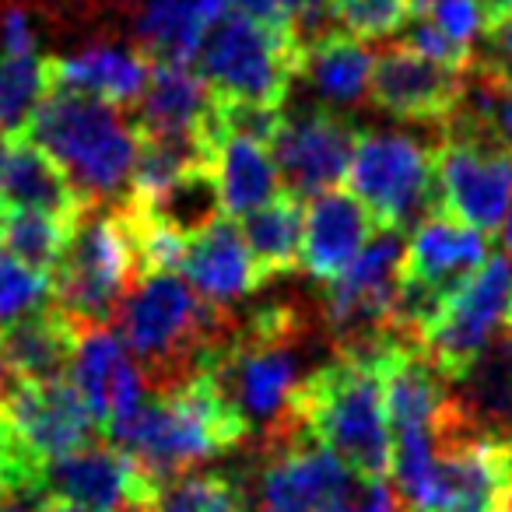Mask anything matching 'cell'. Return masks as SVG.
I'll use <instances>...</instances> for the list:
<instances>
[{"mask_svg": "<svg viewBox=\"0 0 512 512\" xmlns=\"http://www.w3.org/2000/svg\"><path fill=\"white\" fill-rule=\"evenodd\" d=\"M306 344L309 316L299 306L271 302L253 309L246 320L235 316L228 341L204 365L228 404L242 414L249 439L256 435L260 446L306 432L295 414L299 386L309 376V369H302Z\"/></svg>", "mask_w": 512, "mask_h": 512, "instance_id": "1", "label": "cell"}, {"mask_svg": "<svg viewBox=\"0 0 512 512\" xmlns=\"http://www.w3.org/2000/svg\"><path fill=\"white\" fill-rule=\"evenodd\" d=\"M144 386L165 393L197 376L235 327L232 309L211 306L172 271L144 274L123 299L116 320Z\"/></svg>", "mask_w": 512, "mask_h": 512, "instance_id": "2", "label": "cell"}, {"mask_svg": "<svg viewBox=\"0 0 512 512\" xmlns=\"http://www.w3.org/2000/svg\"><path fill=\"white\" fill-rule=\"evenodd\" d=\"M158 488L190 474L204 460L249 442L242 414L228 404L214 376L200 369L165 393H148L141 411L109 435Z\"/></svg>", "mask_w": 512, "mask_h": 512, "instance_id": "3", "label": "cell"}, {"mask_svg": "<svg viewBox=\"0 0 512 512\" xmlns=\"http://www.w3.org/2000/svg\"><path fill=\"white\" fill-rule=\"evenodd\" d=\"M22 130L67 172L88 207L127 200L137 127L120 106L71 88H46Z\"/></svg>", "mask_w": 512, "mask_h": 512, "instance_id": "4", "label": "cell"}, {"mask_svg": "<svg viewBox=\"0 0 512 512\" xmlns=\"http://www.w3.org/2000/svg\"><path fill=\"white\" fill-rule=\"evenodd\" d=\"M295 414L320 446H327L362 481L390 477L393 442L386 425L379 355L334 351L302 379Z\"/></svg>", "mask_w": 512, "mask_h": 512, "instance_id": "5", "label": "cell"}, {"mask_svg": "<svg viewBox=\"0 0 512 512\" xmlns=\"http://www.w3.org/2000/svg\"><path fill=\"white\" fill-rule=\"evenodd\" d=\"M141 281L120 207H85L71 228L57 271L50 274V306L74 330L109 327L130 288Z\"/></svg>", "mask_w": 512, "mask_h": 512, "instance_id": "6", "label": "cell"}, {"mask_svg": "<svg viewBox=\"0 0 512 512\" xmlns=\"http://www.w3.org/2000/svg\"><path fill=\"white\" fill-rule=\"evenodd\" d=\"M299 32L246 15L232 4L200 43L193 67L218 99L285 109L292 85L302 78Z\"/></svg>", "mask_w": 512, "mask_h": 512, "instance_id": "7", "label": "cell"}, {"mask_svg": "<svg viewBox=\"0 0 512 512\" xmlns=\"http://www.w3.org/2000/svg\"><path fill=\"white\" fill-rule=\"evenodd\" d=\"M491 256V235L435 211L414 228L400 260V288L393 306V330L418 344L439 320L446 302Z\"/></svg>", "mask_w": 512, "mask_h": 512, "instance_id": "8", "label": "cell"}, {"mask_svg": "<svg viewBox=\"0 0 512 512\" xmlns=\"http://www.w3.org/2000/svg\"><path fill=\"white\" fill-rule=\"evenodd\" d=\"M404 246V232L379 228L348 264V271L323 285L327 292L320 316L334 351L383 355L386 344L400 337L393 330V306H397Z\"/></svg>", "mask_w": 512, "mask_h": 512, "instance_id": "9", "label": "cell"}, {"mask_svg": "<svg viewBox=\"0 0 512 512\" xmlns=\"http://www.w3.org/2000/svg\"><path fill=\"white\" fill-rule=\"evenodd\" d=\"M344 179L379 228L407 232L425 214L439 211L435 148L407 134H358Z\"/></svg>", "mask_w": 512, "mask_h": 512, "instance_id": "10", "label": "cell"}, {"mask_svg": "<svg viewBox=\"0 0 512 512\" xmlns=\"http://www.w3.org/2000/svg\"><path fill=\"white\" fill-rule=\"evenodd\" d=\"M502 330H512V256L491 253L421 334L418 348L453 383Z\"/></svg>", "mask_w": 512, "mask_h": 512, "instance_id": "11", "label": "cell"}, {"mask_svg": "<svg viewBox=\"0 0 512 512\" xmlns=\"http://www.w3.org/2000/svg\"><path fill=\"white\" fill-rule=\"evenodd\" d=\"M355 477L309 432L260 446L256 512H344Z\"/></svg>", "mask_w": 512, "mask_h": 512, "instance_id": "12", "label": "cell"}, {"mask_svg": "<svg viewBox=\"0 0 512 512\" xmlns=\"http://www.w3.org/2000/svg\"><path fill=\"white\" fill-rule=\"evenodd\" d=\"M439 211L495 235L512 204V151L477 137L439 130L435 144Z\"/></svg>", "mask_w": 512, "mask_h": 512, "instance_id": "13", "label": "cell"}, {"mask_svg": "<svg viewBox=\"0 0 512 512\" xmlns=\"http://www.w3.org/2000/svg\"><path fill=\"white\" fill-rule=\"evenodd\" d=\"M43 488L92 512H155L162 495V488L109 439H95L92 446L43 463Z\"/></svg>", "mask_w": 512, "mask_h": 512, "instance_id": "14", "label": "cell"}, {"mask_svg": "<svg viewBox=\"0 0 512 512\" xmlns=\"http://www.w3.org/2000/svg\"><path fill=\"white\" fill-rule=\"evenodd\" d=\"M362 130L337 109H302L285 113L271 141L281 186L295 197H316L341 186Z\"/></svg>", "mask_w": 512, "mask_h": 512, "instance_id": "15", "label": "cell"}, {"mask_svg": "<svg viewBox=\"0 0 512 512\" xmlns=\"http://www.w3.org/2000/svg\"><path fill=\"white\" fill-rule=\"evenodd\" d=\"M67 379L92 411L102 439L120 432L148 397L141 365L113 327L81 330Z\"/></svg>", "mask_w": 512, "mask_h": 512, "instance_id": "16", "label": "cell"}, {"mask_svg": "<svg viewBox=\"0 0 512 512\" xmlns=\"http://www.w3.org/2000/svg\"><path fill=\"white\" fill-rule=\"evenodd\" d=\"M463 95V74L421 57L407 43L386 46L372 60L369 102L404 123H432L442 130Z\"/></svg>", "mask_w": 512, "mask_h": 512, "instance_id": "17", "label": "cell"}, {"mask_svg": "<svg viewBox=\"0 0 512 512\" xmlns=\"http://www.w3.org/2000/svg\"><path fill=\"white\" fill-rule=\"evenodd\" d=\"M0 404L8 411L15 432L22 435V442L43 463L102 439L92 411L78 397L71 379H46V383L15 379Z\"/></svg>", "mask_w": 512, "mask_h": 512, "instance_id": "18", "label": "cell"}, {"mask_svg": "<svg viewBox=\"0 0 512 512\" xmlns=\"http://www.w3.org/2000/svg\"><path fill=\"white\" fill-rule=\"evenodd\" d=\"M376 232V218L351 190L334 186V190L316 193L302 218L299 267L313 281L330 285L337 274L348 271V264Z\"/></svg>", "mask_w": 512, "mask_h": 512, "instance_id": "19", "label": "cell"}, {"mask_svg": "<svg viewBox=\"0 0 512 512\" xmlns=\"http://www.w3.org/2000/svg\"><path fill=\"white\" fill-rule=\"evenodd\" d=\"M43 88H71L127 109L137 106L151 74V60L137 46L95 43L67 57H43Z\"/></svg>", "mask_w": 512, "mask_h": 512, "instance_id": "20", "label": "cell"}, {"mask_svg": "<svg viewBox=\"0 0 512 512\" xmlns=\"http://www.w3.org/2000/svg\"><path fill=\"white\" fill-rule=\"evenodd\" d=\"M179 271L186 274V285L207 299L211 306L232 309L239 299L264 288V278L256 271L253 253L242 239L235 218H218L207 232L186 242L183 264Z\"/></svg>", "mask_w": 512, "mask_h": 512, "instance_id": "21", "label": "cell"}, {"mask_svg": "<svg viewBox=\"0 0 512 512\" xmlns=\"http://www.w3.org/2000/svg\"><path fill=\"white\" fill-rule=\"evenodd\" d=\"M232 0H130V39L151 64H193Z\"/></svg>", "mask_w": 512, "mask_h": 512, "instance_id": "22", "label": "cell"}, {"mask_svg": "<svg viewBox=\"0 0 512 512\" xmlns=\"http://www.w3.org/2000/svg\"><path fill=\"white\" fill-rule=\"evenodd\" d=\"M214 106L218 95L193 64H151L144 95L134 106V127L158 134H204L214 144Z\"/></svg>", "mask_w": 512, "mask_h": 512, "instance_id": "23", "label": "cell"}, {"mask_svg": "<svg viewBox=\"0 0 512 512\" xmlns=\"http://www.w3.org/2000/svg\"><path fill=\"white\" fill-rule=\"evenodd\" d=\"M74 348H78V330L53 306L0 327V355L8 362L11 376L25 383L67 379Z\"/></svg>", "mask_w": 512, "mask_h": 512, "instance_id": "24", "label": "cell"}, {"mask_svg": "<svg viewBox=\"0 0 512 512\" xmlns=\"http://www.w3.org/2000/svg\"><path fill=\"white\" fill-rule=\"evenodd\" d=\"M449 393L477 428L512 439V330H502L470 369L449 383Z\"/></svg>", "mask_w": 512, "mask_h": 512, "instance_id": "25", "label": "cell"}, {"mask_svg": "<svg viewBox=\"0 0 512 512\" xmlns=\"http://www.w3.org/2000/svg\"><path fill=\"white\" fill-rule=\"evenodd\" d=\"M211 169L221 186V200H225L228 218H242V214L264 207L267 200H274L285 190L271 148L253 141V137L221 134L218 144H214Z\"/></svg>", "mask_w": 512, "mask_h": 512, "instance_id": "26", "label": "cell"}, {"mask_svg": "<svg viewBox=\"0 0 512 512\" xmlns=\"http://www.w3.org/2000/svg\"><path fill=\"white\" fill-rule=\"evenodd\" d=\"M372 53L362 39L341 29H327L306 46L302 57V78H309L313 92L330 109H351L369 95Z\"/></svg>", "mask_w": 512, "mask_h": 512, "instance_id": "27", "label": "cell"}, {"mask_svg": "<svg viewBox=\"0 0 512 512\" xmlns=\"http://www.w3.org/2000/svg\"><path fill=\"white\" fill-rule=\"evenodd\" d=\"M127 200L141 207L151 221L183 235L186 242L207 232L218 218H225V200H221V186L211 165L183 172L151 193H130Z\"/></svg>", "mask_w": 512, "mask_h": 512, "instance_id": "28", "label": "cell"}, {"mask_svg": "<svg viewBox=\"0 0 512 512\" xmlns=\"http://www.w3.org/2000/svg\"><path fill=\"white\" fill-rule=\"evenodd\" d=\"M302 218H306L302 197H295L288 190H281L264 207L242 214L239 232L246 239L249 253H253V264L260 271V278H264V285L299 271Z\"/></svg>", "mask_w": 512, "mask_h": 512, "instance_id": "29", "label": "cell"}, {"mask_svg": "<svg viewBox=\"0 0 512 512\" xmlns=\"http://www.w3.org/2000/svg\"><path fill=\"white\" fill-rule=\"evenodd\" d=\"M0 214H4V249H8V256H15L18 264L32 267V271H57L74 221L53 218V214L43 211H22V207Z\"/></svg>", "mask_w": 512, "mask_h": 512, "instance_id": "30", "label": "cell"}, {"mask_svg": "<svg viewBox=\"0 0 512 512\" xmlns=\"http://www.w3.org/2000/svg\"><path fill=\"white\" fill-rule=\"evenodd\" d=\"M155 512H249L242 481L228 474H183L162 488Z\"/></svg>", "mask_w": 512, "mask_h": 512, "instance_id": "31", "label": "cell"}, {"mask_svg": "<svg viewBox=\"0 0 512 512\" xmlns=\"http://www.w3.org/2000/svg\"><path fill=\"white\" fill-rule=\"evenodd\" d=\"M43 71L39 53L32 57H4L0 53V130H22L36 102L43 99Z\"/></svg>", "mask_w": 512, "mask_h": 512, "instance_id": "32", "label": "cell"}, {"mask_svg": "<svg viewBox=\"0 0 512 512\" xmlns=\"http://www.w3.org/2000/svg\"><path fill=\"white\" fill-rule=\"evenodd\" d=\"M334 29L355 39H386L407 25V0H327Z\"/></svg>", "mask_w": 512, "mask_h": 512, "instance_id": "33", "label": "cell"}, {"mask_svg": "<svg viewBox=\"0 0 512 512\" xmlns=\"http://www.w3.org/2000/svg\"><path fill=\"white\" fill-rule=\"evenodd\" d=\"M43 306H50V274L18 264L15 256H0V327Z\"/></svg>", "mask_w": 512, "mask_h": 512, "instance_id": "34", "label": "cell"}, {"mask_svg": "<svg viewBox=\"0 0 512 512\" xmlns=\"http://www.w3.org/2000/svg\"><path fill=\"white\" fill-rule=\"evenodd\" d=\"M407 22H411V29H407L404 43L411 46V50H418L421 57L435 60V64L449 67V71H460V74L470 71V64H474V46L456 43L453 36H446L439 25L425 22V18H407Z\"/></svg>", "mask_w": 512, "mask_h": 512, "instance_id": "35", "label": "cell"}, {"mask_svg": "<svg viewBox=\"0 0 512 512\" xmlns=\"http://www.w3.org/2000/svg\"><path fill=\"white\" fill-rule=\"evenodd\" d=\"M32 477H43V460L25 446L0 404V491L18 481H32Z\"/></svg>", "mask_w": 512, "mask_h": 512, "instance_id": "36", "label": "cell"}, {"mask_svg": "<svg viewBox=\"0 0 512 512\" xmlns=\"http://www.w3.org/2000/svg\"><path fill=\"white\" fill-rule=\"evenodd\" d=\"M474 67L512 81V18L481 32V43L474 46Z\"/></svg>", "mask_w": 512, "mask_h": 512, "instance_id": "37", "label": "cell"}, {"mask_svg": "<svg viewBox=\"0 0 512 512\" xmlns=\"http://www.w3.org/2000/svg\"><path fill=\"white\" fill-rule=\"evenodd\" d=\"M400 495L386 481H358L344 512H400Z\"/></svg>", "mask_w": 512, "mask_h": 512, "instance_id": "38", "label": "cell"}, {"mask_svg": "<svg viewBox=\"0 0 512 512\" xmlns=\"http://www.w3.org/2000/svg\"><path fill=\"white\" fill-rule=\"evenodd\" d=\"M46 505H50V491L43 488V477L18 481L0 491V512H46Z\"/></svg>", "mask_w": 512, "mask_h": 512, "instance_id": "39", "label": "cell"}, {"mask_svg": "<svg viewBox=\"0 0 512 512\" xmlns=\"http://www.w3.org/2000/svg\"><path fill=\"white\" fill-rule=\"evenodd\" d=\"M46 512H92V509H85V505H78V502H67V498H53L50 495V505H46Z\"/></svg>", "mask_w": 512, "mask_h": 512, "instance_id": "40", "label": "cell"}, {"mask_svg": "<svg viewBox=\"0 0 512 512\" xmlns=\"http://www.w3.org/2000/svg\"><path fill=\"white\" fill-rule=\"evenodd\" d=\"M498 228H502V253L512 256V204H509V211H505V218Z\"/></svg>", "mask_w": 512, "mask_h": 512, "instance_id": "41", "label": "cell"}, {"mask_svg": "<svg viewBox=\"0 0 512 512\" xmlns=\"http://www.w3.org/2000/svg\"><path fill=\"white\" fill-rule=\"evenodd\" d=\"M306 8H309V15H313L320 25H330V18H327V0H306Z\"/></svg>", "mask_w": 512, "mask_h": 512, "instance_id": "42", "label": "cell"}, {"mask_svg": "<svg viewBox=\"0 0 512 512\" xmlns=\"http://www.w3.org/2000/svg\"><path fill=\"white\" fill-rule=\"evenodd\" d=\"M11 383H15V376H11L8 362H4V355H0V400H4V393L11 390Z\"/></svg>", "mask_w": 512, "mask_h": 512, "instance_id": "43", "label": "cell"}, {"mask_svg": "<svg viewBox=\"0 0 512 512\" xmlns=\"http://www.w3.org/2000/svg\"><path fill=\"white\" fill-rule=\"evenodd\" d=\"M495 512H512V484H509V488L502 491V498H498Z\"/></svg>", "mask_w": 512, "mask_h": 512, "instance_id": "44", "label": "cell"}, {"mask_svg": "<svg viewBox=\"0 0 512 512\" xmlns=\"http://www.w3.org/2000/svg\"><path fill=\"white\" fill-rule=\"evenodd\" d=\"M0 249H4V214H0Z\"/></svg>", "mask_w": 512, "mask_h": 512, "instance_id": "45", "label": "cell"}, {"mask_svg": "<svg viewBox=\"0 0 512 512\" xmlns=\"http://www.w3.org/2000/svg\"><path fill=\"white\" fill-rule=\"evenodd\" d=\"M400 512H404V509H400Z\"/></svg>", "mask_w": 512, "mask_h": 512, "instance_id": "46", "label": "cell"}]
</instances>
